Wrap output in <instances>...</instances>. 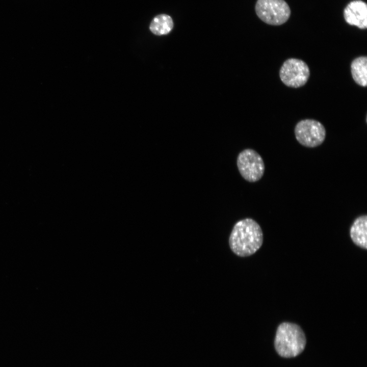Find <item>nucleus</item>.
Segmentation results:
<instances>
[{"label":"nucleus","mask_w":367,"mask_h":367,"mask_svg":"<svg viewBox=\"0 0 367 367\" xmlns=\"http://www.w3.org/2000/svg\"><path fill=\"white\" fill-rule=\"evenodd\" d=\"M263 233L258 223L251 218L238 221L234 225L229 238L231 251L240 257L254 254L263 243Z\"/></svg>","instance_id":"obj_1"},{"label":"nucleus","mask_w":367,"mask_h":367,"mask_svg":"<svg viewBox=\"0 0 367 367\" xmlns=\"http://www.w3.org/2000/svg\"><path fill=\"white\" fill-rule=\"evenodd\" d=\"M344 17L347 23L360 29L367 28V5L361 0L350 2L344 10Z\"/></svg>","instance_id":"obj_7"},{"label":"nucleus","mask_w":367,"mask_h":367,"mask_svg":"<svg viewBox=\"0 0 367 367\" xmlns=\"http://www.w3.org/2000/svg\"><path fill=\"white\" fill-rule=\"evenodd\" d=\"M297 141L302 146L314 148L321 145L326 138V131L319 121L306 119L299 121L294 128Z\"/></svg>","instance_id":"obj_4"},{"label":"nucleus","mask_w":367,"mask_h":367,"mask_svg":"<svg viewBox=\"0 0 367 367\" xmlns=\"http://www.w3.org/2000/svg\"><path fill=\"white\" fill-rule=\"evenodd\" d=\"M173 28V21L169 15L165 14L158 15L151 21L149 29L154 35L161 36L169 34Z\"/></svg>","instance_id":"obj_10"},{"label":"nucleus","mask_w":367,"mask_h":367,"mask_svg":"<svg viewBox=\"0 0 367 367\" xmlns=\"http://www.w3.org/2000/svg\"><path fill=\"white\" fill-rule=\"evenodd\" d=\"M237 165L241 175L250 182L258 181L265 173L263 158L252 149L247 148L240 152L237 157Z\"/></svg>","instance_id":"obj_5"},{"label":"nucleus","mask_w":367,"mask_h":367,"mask_svg":"<svg viewBox=\"0 0 367 367\" xmlns=\"http://www.w3.org/2000/svg\"><path fill=\"white\" fill-rule=\"evenodd\" d=\"M351 72L354 82L358 85H367V57L360 56L354 59L351 64Z\"/></svg>","instance_id":"obj_9"},{"label":"nucleus","mask_w":367,"mask_h":367,"mask_svg":"<svg viewBox=\"0 0 367 367\" xmlns=\"http://www.w3.org/2000/svg\"><path fill=\"white\" fill-rule=\"evenodd\" d=\"M255 10L261 20L272 25L284 23L291 15V9L284 0H257Z\"/></svg>","instance_id":"obj_3"},{"label":"nucleus","mask_w":367,"mask_h":367,"mask_svg":"<svg viewBox=\"0 0 367 367\" xmlns=\"http://www.w3.org/2000/svg\"><path fill=\"white\" fill-rule=\"evenodd\" d=\"M310 76L307 64L303 60L289 58L282 64L279 70L281 82L286 86L297 88L303 86Z\"/></svg>","instance_id":"obj_6"},{"label":"nucleus","mask_w":367,"mask_h":367,"mask_svg":"<svg viewBox=\"0 0 367 367\" xmlns=\"http://www.w3.org/2000/svg\"><path fill=\"white\" fill-rule=\"evenodd\" d=\"M306 343L305 334L297 324L285 322L277 327L274 346L280 356L284 358L297 356L304 350Z\"/></svg>","instance_id":"obj_2"},{"label":"nucleus","mask_w":367,"mask_h":367,"mask_svg":"<svg viewBox=\"0 0 367 367\" xmlns=\"http://www.w3.org/2000/svg\"><path fill=\"white\" fill-rule=\"evenodd\" d=\"M366 229V215L357 217L350 228V235L353 242L356 246L365 250L367 248Z\"/></svg>","instance_id":"obj_8"}]
</instances>
